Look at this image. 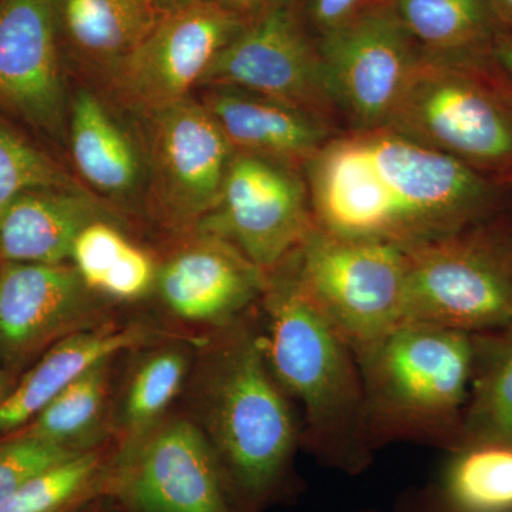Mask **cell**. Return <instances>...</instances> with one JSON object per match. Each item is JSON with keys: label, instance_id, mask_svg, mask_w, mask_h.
I'll use <instances>...</instances> for the list:
<instances>
[{"label": "cell", "instance_id": "cell-1", "mask_svg": "<svg viewBox=\"0 0 512 512\" xmlns=\"http://www.w3.org/2000/svg\"><path fill=\"white\" fill-rule=\"evenodd\" d=\"M303 171L316 227L402 249L512 207L508 185L386 126L336 133Z\"/></svg>", "mask_w": 512, "mask_h": 512}, {"label": "cell", "instance_id": "cell-2", "mask_svg": "<svg viewBox=\"0 0 512 512\" xmlns=\"http://www.w3.org/2000/svg\"><path fill=\"white\" fill-rule=\"evenodd\" d=\"M266 360L302 413V447L322 466L360 476L375 460L355 350L308 298L289 262L266 274Z\"/></svg>", "mask_w": 512, "mask_h": 512}, {"label": "cell", "instance_id": "cell-3", "mask_svg": "<svg viewBox=\"0 0 512 512\" xmlns=\"http://www.w3.org/2000/svg\"><path fill=\"white\" fill-rule=\"evenodd\" d=\"M239 319L211 357L204 419L232 510L262 512L301 491L302 429L266 360L262 330Z\"/></svg>", "mask_w": 512, "mask_h": 512}, {"label": "cell", "instance_id": "cell-4", "mask_svg": "<svg viewBox=\"0 0 512 512\" xmlns=\"http://www.w3.org/2000/svg\"><path fill=\"white\" fill-rule=\"evenodd\" d=\"M356 357L376 451L393 443L456 450L473 377L471 333L403 322Z\"/></svg>", "mask_w": 512, "mask_h": 512}, {"label": "cell", "instance_id": "cell-5", "mask_svg": "<svg viewBox=\"0 0 512 512\" xmlns=\"http://www.w3.org/2000/svg\"><path fill=\"white\" fill-rule=\"evenodd\" d=\"M386 127L512 188V83L491 55L423 53Z\"/></svg>", "mask_w": 512, "mask_h": 512}, {"label": "cell", "instance_id": "cell-6", "mask_svg": "<svg viewBox=\"0 0 512 512\" xmlns=\"http://www.w3.org/2000/svg\"><path fill=\"white\" fill-rule=\"evenodd\" d=\"M404 251V322L471 335L512 323V207Z\"/></svg>", "mask_w": 512, "mask_h": 512}, {"label": "cell", "instance_id": "cell-7", "mask_svg": "<svg viewBox=\"0 0 512 512\" xmlns=\"http://www.w3.org/2000/svg\"><path fill=\"white\" fill-rule=\"evenodd\" d=\"M286 261L355 355L404 322V249L339 237L313 224Z\"/></svg>", "mask_w": 512, "mask_h": 512}, {"label": "cell", "instance_id": "cell-8", "mask_svg": "<svg viewBox=\"0 0 512 512\" xmlns=\"http://www.w3.org/2000/svg\"><path fill=\"white\" fill-rule=\"evenodd\" d=\"M316 45L329 99L349 130L386 126L423 56L392 3L366 6Z\"/></svg>", "mask_w": 512, "mask_h": 512}, {"label": "cell", "instance_id": "cell-9", "mask_svg": "<svg viewBox=\"0 0 512 512\" xmlns=\"http://www.w3.org/2000/svg\"><path fill=\"white\" fill-rule=\"evenodd\" d=\"M200 224L268 274L313 227L305 180L288 165L237 151L217 207Z\"/></svg>", "mask_w": 512, "mask_h": 512}, {"label": "cell", "instance_id": "cell-10", "mask_svg": "<svg viewBox=\"0 0 512 512\" xmlns=\"http://www.w3.org/2000/svg\"><path fill=\"white\" fill-rule=\"evenodd\" d=\"M59 0H0V116L59 147L69 141Z\"/></svg>", "mask_w": 512, "mask_h": 512}, {"label": "cell", "instance_id": "cell-11", "mask_svg": "<svg viewBox=\"0 0 512 512\" xmlns=\"http://www.w3.org/2000/svg\"><path fill=\"white\" fill-rule=\"evenodd\" d=\"M225 86L281 101L335 124L318 45L296 19L288 0L278 3L220 53L200 87Z\"/></svg>", "mask_w": 512, "mask_h": 512}, {"label": "cell", "instance_id": "cell-12", "mask_svg": "<svg viewBox=\"0 0 512 512\" xmlns=\"http://www.w3.org/2000/svg\"><path fill=\"white\" fill-rule=\"evenodd\" d=\"M245 25L217 2L164 13L109 86L141 113L188 99Z\"/></svg>", "mask_w": 512, "mask_h": 512}, {"label": "cell", "instance_id": "cell-13", "mask_svg": "<svg viewBox=\"0 0 512 512\" xmlns=\"http://www.w3.org/2000/svg\"><path fill=\"white\" fill-rule=\"evenodd\" d=\"M148 167L178 220H202L220 201L235 148L204 104L188 99L148 111Z\"/></svg>", "mask_w": 512, "mask_h": 512}, {"label": "cell", "instance_id": "cell-14", "mask_svg": "<svg viewBox=\"0 0 512 512\" xmlns=\"http://www.w3.org/2000/svg\"><path fill=\"white\" fill-rule=\"evenodd\" d=\"M116 491L134 512H234L208 437L175 420L121 463Z\"/></svg>", "mask_w": 512, "mask_h": 512}, {"label": "cell", "instance_id": "cell-15", "mask_svg": "<svg viewBox=\"0 0 512 512\" xmlns=\"http://www.w3.org/2000/svg\"><path fill=\"white\" fill-rule=\"evenodd\" d=\"M266 274L228 242L202 234L161 269L158 288L185 320L227 328L261 299Z\"/></svg>", "mask_w": 512, "mask_h": 512}, {"label": "cell", "instance_id": "cell-16", "mask_svg": "<svg viewBox=\"0 0 512 512\" xmlns=\"http://www.w3.org/2000/svg\"><path fill=\"white\" fill-rule=\"evenodd\" d=\"M92 293L74 266L9 262L0 272V346L22 355L80 328Z\"/></svg>", "mask_w": 512, "mask_h": 512}, {"label": "cell", "instance_id": "cell-17", "mask_svg": "<svg viewBox=\"0 0 512 512\" xmlns=\"http://www.w3.org/2000/svg\"><path fill=\"white\" fill-rule=\"evenodd\" d=\"M201 103L235 151L295 170L336 134L333 124L313 114L235 87L210 86Z\"/></svg>", "mask_w": 512, "mask_h": 512}, {"label": "cell", "instance_id": "cell-18", "mask_svg": "<svg viewBox=\"0 0 512 512\" xmlns=\"http://www.w3.org/2000/svg\"><path fill=\"white\" fill-rule=\"evenodd\" d=\"M106 212L83 188L20 195L0 221V256L19 264H64L87 225Z\"/></svg>", "mask_w": 512, "mask_h": 512}, {"label": "cell", "instance_id": "cell-19", "mask_svg": "<svg viewBox=\"0 0 512 512\" xmlns=\"http://www.w3.org/2000/svg\"><path fill=\"white\" fill-rule=\"evenodd\" d=\"M161 16L154 0H59L63 52L109 84Z\"/></svg>", "mask_w": 512, "mask_h": 512}, {"label": "cell", "instance_id": "cell-20", "mask_svg": "<svg viewBox=\"0 0 512 512\" xmlns=\"http://www.w3.org/2000/svg\"><path fill=\"white\" fill-rule=\"evenodd\" d=\"M67 147L83 180L100 194L124 200L143 185L148 167L143 151L106 104L84 87L72 94Z\"/></svg>", "mask_w": 512, "mask_h": 512}, {"label": "cell", "instance_id": "cell-21", "mask_svg": "<svg viewBox=\"0 0 512 512\" xmlns=\"http://www.w3.org/2000/svg\"><path fill=\"white\" fill-rule=\"evenodd\" d=\"M147 339L148 332L140 326L67 336L0 402V436L35 419L67 384L90 367L123 350L143 345Z\"/></svg>", "mask_w": 512, "mask_h": 512}, {"label": "cell", "instance_id": "cell-22", "mask_svg": "<svg viewBox=\"0 0 512 512\" xmlns=\"http://www.w3.org/2000/svg\"><path fill=\"white\" fill-rule=\"evenodd\" d=\"M394 12L424 55H491L507 29L491 0H393Z\"/></svg>", "mask_w": 512, "mask_h": 512}, {"label": "cell", "instance_id": "cell-23", "mask_svg": "<svg viewBox=\"0 0 512 512\" xmlns=\"http://www.w3.org/2000/svg\"><path fill=\"white\" fill-rule=\"evenodd\" d=\"M473 340V377L456 450L483 443L512 446V323L474 333Z\"/></svg>", "mask_w": 512, "mask_h": 512}, {"label": "cell", "instance_id": "cell-24", "mask_svg": "<svg viewBox=\"0 0 512 512\" xmlns=\"http://www.w3.org/2000/svg\"><path fill=\"white\" fill-rule=\"evenodd\" d=\"M73 266L93 292L121 301H134L156 282V266L106 220L94 221L74 241Z\"/></svg>", "mask_w": 512, "mask_h": 512}, {"label": "cell", "instance_id": "cell-25", "mask_svg": "<svg viewBox=\"0 0 512 512\" xmlns=\"http://www.w3.org/2000/svg\"><path fill=\"white\" fill-rule=\"evenodd\" d=\"M434 490L454 512H512V446L483 443L447 453Z\"/></svg>", "mask_w": 512, "mask_h": 512}, {"label": "cell", "instance_id": "cell-26", "mask_svg": "<svg viewBox=\"0 0 512 512\" xmlns=\"http://www.w3.org/2000/svg\"><path fill=\"white\" fill-rule=\"evenodd\" d=\"M110 360L97 363L67 384L23 434L73 451L90 450L86 443L99 429L106 407Z\"/></svg>", "mask_w": 512, "mask_h": 512}, {"label": "cell", "instance_id": "cell-27", "mask_svg": "<svg viewBox=\"0 0 512 512\" xmlns=\"http://www.w3.org/2000/svg\"><path fill=\"white\" fill-rule=\"evenodd\" d=\"M103 473V458L94 450L82 451L47 468L20 487L0 512H67L94 490Z\"/></svg>", "mask_w": 512, "mask_h": 512}, {"label": "cell", "instance_id": "cell-28", "mask_svg": "<svg viewBox=\"0 0 512 512\" xmlns=\"http://www.w3.org/2000/svg\"><path fill=\"white\" fill-rule=\"evenodd\" d=\"M63 167L32 146L0 116V221L20 195L37 190H79Z\"/></svg>", "mask_w": 512, "mask_h": 512}, {"label": "cell", "instance_id": "cell-29", "mask_svg": "<svg viewBox=\"0 0 512 512\" xmlns=\"http://www.w3.org/2000/svg\"><path fill=\"white\" fill-rule=\"evenodd\" d=\"M187 359L178 350H161L138 367L128 386L123 423L131 433L146 431L160 419L183 386Z\"/></svg>", "mask_w": 512, "mask_h": 512}, {"label": "cell", "instance_id": "cell-30", "mask_svg": "<svg viewBox=\"0 0 512 512\" xmlns=\"http://www.w3.org/2000/svg\"><path fill=\"white\" fill-rule=\"evenodd\" d=\"M77 453L82 451L69 450L26 434L0 444V505L37 474Z\"/></svg>", "mask_w": 512, "mask_h": 512}, {"label": "cell", "instance_id": "cell-31", "mask_svg": "<svg viewBox=\"0 0 512 512\" xmlns=\"http://www.w3.org/2000/svg\"><path fill=\"white\" fill-rule=\"evenodd\" d=\"M366 6V0H311L309 16L320 35H323L345 25Z\"/></svg>", "mask_w": 512, "mask_h": 512}, {"label": "cell", "instance_id": "cell-32", "mask_svg": "<svg viewBox=\"0 0 512 512\" xmlns=\"http://www.w3.org/2000/svg\"><path fill=\"white\" fill-rule=\"evenodd\" d=\"M394 512H454L443 503L433 485L412 488L400 495Z\"/></svg>", "mask_w": 512, "mask_h": 512}, {"label": "cell", "instance_id": "cell-33", "mask_svg": "<svg viewBox=\"0 0 512 512\" xmlns=\"http://www.w3.org/2000/svg\"><path fill=\"white\" fill-rule=\"evenodd\" d=\"M222 8L234 13L245 23L252 22L264 15L269 9L274 8L284 0H215Z\"/></svg>", "mask_w": 512, "mask_h": 512}, {"label": "cell", "instance_id": "cell-34", "mask_svg": "<svg viewBox=\"0 0 512 512\" xmlns=\"http://www.w3.org/2000/svg\"><path fill=\"white\" fill-rule=\"evenodd\" d=\"M491 56L498 69L512 83V32L503 33L495 40Z\"/></svg>", "mask_w": 512, "mask_h": 512}, {"label": "cell", "instance_id": "cell-35", "mask_svg": "<svg viewBox=\"0 0 512 512\" xmlns=\"http://www.w3.org/2000/svg\"><path fill=\"white\" fill-rule=\"evenodd\" d=\"M201 2H215V0H154L158 12H160L161 15H164V13L173 12V10L185 8V6H191L195 5V3Z\"/></svg>", "mask_w": 512, "mask_h": 512}, {"label": "cell", "instance_id": "cell-36", "mask_svg": "<svg viewBox=\"0 0 512 512\" xmlns=\"http://www.w3.org/2000/svg\"><path fill=\"white\" fill-rule=\"evenodd\" d=\"M491 2L507 32H512V0H491Z\"/></svg>", "mask_w": 512, "mask_h": 512}, {"label": "cell", "instance_id": "cell-37", "mask_svg": "<svg viewBox=\"0 0 512 512\" xmlns=\"http://www.w3.org/2000/svg\"><path fill=\"white\" fill-rule=\"evenodd\" d=\"M9 394L8 379H6L5 373L0 370V402L5 399Z\"/></svg>", "mask_w": 512, "mask_h": 512}, {"label": "cell", "instance_id": "cell-38", "mask_svg": "<svg viewBox=\"0 0 512 512\" xmlns=\"http://www.w3.org/2000/svg\"><path fill=\"white\" fill-rule=\"evenodd\" d=\"M355 512H382V511H376V510H363V511H355Z\"/></svg>", "mask_w": 512, "mask_h": 512}, {"label": "cell", "instance_id": "cell-39", "mask_svg": "<svg viewBox=\"0 0 512 512\" xmlns=\"http://www.w3.org/2000/svg\"><path fill=\"white\" fill-rule=\"evenodd\" d=\"M80 512H97V510H84V511H80Z\"/></svg>", "mask_w": 512, "mask_h": 512}]
</instances>
